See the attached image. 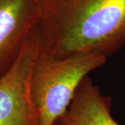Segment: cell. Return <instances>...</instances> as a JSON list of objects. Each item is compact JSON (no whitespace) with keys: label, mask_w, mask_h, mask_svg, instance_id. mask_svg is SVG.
Listing matches in <instances>:
<instances>
[{"label":"cell","mask_w":125,"mask_h":125,"mask_svg":"<svg viewBox=\"0 0 125 125\" xmlns=\"http://www.w3.org/2000/svg\"><path fill=\"white\" fill-rule=\"evenodd\" d=\"M40 52L109 56L125 44V0H38Z\"/></svg>","instance_id":"1"},{"label":"cell","mask_w":125,"mask_h":125,"mask_svg":"<svg viewBox=\"0 0 125 125\" xmlns=\"http://www.w3.org/2000/svg\"><path fill=\"white\" fill-rule=\"evenodd\" d=\"M107 58L96 53L58 58L39 51L30 89L36 125H55L67 111L82 81Z\"/></svg>","instance_id":"2"},{"label":"cell","mask_w":125,"mask_h":125,"mask_svg":"<svg viewBox=\"0 0 125 125\" xmlns=\"http://www.w3.org/2000/svg\"><path fill=\"white\" fill-rule=\"evenodd\" d=\"M40 13L38 0H0V77L18 58Z\"/></svg>","instance_id":"3"},{"label":"cell","mask_w":125,"mask_h":125,"mask_svg":"<svg viewBox=\"0 0 125 125\" xmlns=\"http://www.w3.org/2000/svg\"><path fill=\"white\" fill-rule=\"evenodd\" d=\"M61 120L67 125H120L111 115V98L86 76Z\"/></svg>","instance_id":"4"},{"label":"cell","mask_w":125,"mask_h":125,"mask_svg":"<svg viewBox=\"0 0 125 125\" xmlns=\"http://www.w3.org/2000/svg\"><path fill=\"white\" fill-rule=\"evenodd\" d=\"M54 125H67L66 123H65L63 121H62L61 119L59 120H58L57 122H56V123Z\"/></svg>","instance_id":"5"},{"label":"cell","mask_w":125,"mask_h":125,"mask_svg":"<svg viewBox=\"0 0 125 125\" xmlns=\"http://www.w3.org/2000/svg\"><path fill=\"white\" fill-rule=\"evenodd\" d=\"M0 125H1V124H0Z\"/></svg>","instance_id":"6"}]
</instances>
